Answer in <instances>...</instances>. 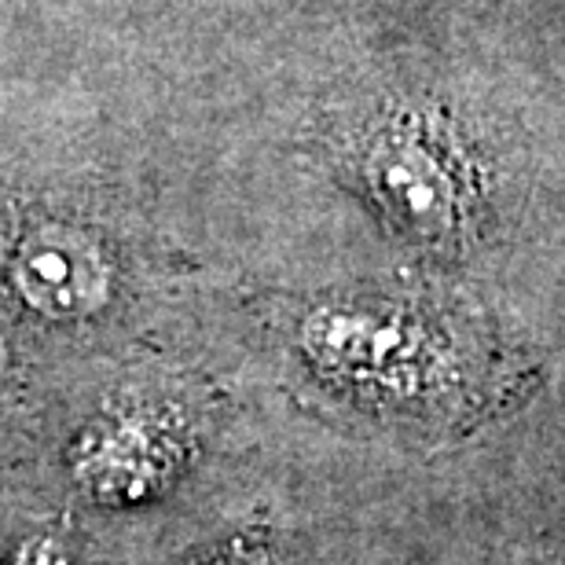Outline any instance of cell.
I'll use <instances>...</instances> for the list:
<instances>
[{
  "label": "cell",
  "instance_id": "1",
  "mask_svg": "<svg viewBox=\"0 0 565 565\" xmlns=\"http://www.w3.org/2000/svg\"><path fill=\"white\" fill-rule=\"evenodd\" d=\"M265 327L294 379L419 445H456L533 397L540 364L500 320L437 290L276 294Z\"/></svg>",
  "mask_w": 565,
  "mask_h": 565
},
{
  "label": "cell",
  "instance_id": "2",
  "mask_svg": "<svg viewBox=\"0 0 565 565\" xmlns=\"http://www.w3.org/2000/svg\"><path fill=\"white\" fill-rule=\"evenodd\" d=\"M312 147L393 239L429 262H467L500 224L489 151L429 88L386 85L331 99Z\"/></svg>",
  "mask_w": 565,
  "mask_h": 565
},
{
  "label": "cell",
  "instance_id": "3",
  "mask_svg": "<svg viewBox=\"0 0 565 565\" xmlns=\"http://www.w3.org/2000/svg\"><path fill=\"white\" fill-rule=\"evenodd\" d=\"M137 298L140 250L99 202L0 188V312L41 331H93Z\"/></svg>",
  "mask_w": 565,
  "mask_h": 565
},
{
  "label": "cell",
  "instance_id": "4",
  "mask_svg": "<svg viewBox=\"0 0 565 565\" xmlns=\"http://www.w3.org/2000/svg\"><path fill=\"white\" fill-rule=\"evenodd\" d=\"M188 419L169 401L121 397L96 412L71 445V478L99 507L158 500L191 451Z\"/></svg>",
  "mask_w": 565,
  "mask_h": 565
},
{
  "label": "cell",
  "instance_id": "5",
  "mask_svg": "<svg viewBox=\"0 0 565 565\" xmlns=\"http://www.w3.org/2000/svg\"><path fill=\"white\" fill-rule=\"evenodd\" d=\"M4 565H77L71 540L60 525H49L41 533L26 536L22 544L4 558Z\"/></svg>",
  "mask_w": 565,
  "mask_h": 565
},
{
  "label": "cell",
  "instance_id": "6",
  "mask_svg": "<svg viewBox=\"0 0 565 565\" xmlns=\"http://www.w3.org/2000/svg\"><path fill=\"white\" fill-rule=\"evenodd\" d=\"M188 565H279V558L265 536H235L228 544L191 558Z\"/></svg>",
  "mask_w": 565,
  "mask_h": 565
}]
</instances>
